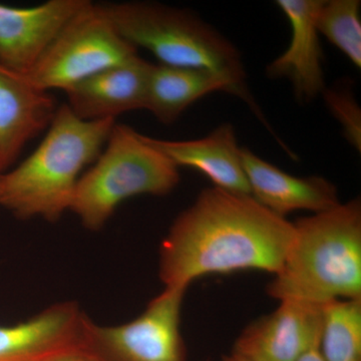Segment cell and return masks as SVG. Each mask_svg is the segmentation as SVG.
<instances>
[{
  "label": "cell",
  "instance_id": "1",
  "mask_svg": "<svg viewBox=\"0 0 361 361\" xmlns=\"http://www.w3.org/2000/svg\"><path fill=\"white\" fill-rule=\"evenodd\" d=\"M294 236L293 222L250 195L203 190L161 242L159 275L165 287L188 289L209 274L265 271L276 274Z\"/></svg>",
  "mask_w": 361,
  "mask_h": 361
},
{
  "label": "cell",
  "instance_id": "2",
  "mask_svg": "<svg viewBox=\"0 0 361 361\" xmlns=\"http://www.w3.org/2000/svg\"><path fill=\"white\" fill-rule=\"evenodd\" d=\"M116 120L82 121L58 108L39 147L0 177V207L21 220L56 222L70 210L82 170L101 155Z\"/></svg>",
  "mask_w": 361,
  "mask_h": 361
},
{
  "label": "cell",
  "instance_id": "3",
  "mask_svg": "<svg viewBox=\"0 0 361 361\" xmlns=\"http://www.w3.org/2000/svg\"><path fill=\"white\" fill-rule=\"evenodd\" d=\"M294 236L268 295L324 305L361 298L360 198L293 222Z\"/></svg>",
  "mask_w": 361,
  "mask_h": 361
},
{
  "label": "cell",
  "instance_id": "4",
  "mask_svg": "<svg viewBox=\"0 0 361 361\" xmlns=\"http://www.w3.org/2000/svg\"><path fill=\"white\" fill-rule=\"evenodd\" d=\"M116 32L135 49H148L161 65L211 71L232 82L268 129L250 90L238 49L215 28L185 9L149 1L97 4Z\"/></svg>",
  "mask_w": 361,
  "mask_h": 361
},
{
  "label": "cell",
  "instance_id": "5",
  "mask_svg": "<svg viewBox=\"0 0 361 361\" xmlns=\"http://www.w3.org/2000/svg\"><path fill=\"white\" fill-rule=\"evenodd\" d=\"M180 182L179 168L144 135L115 123L104 149L78 180L70 211L90 231L106 225L123 201L139 195L165 196Z\"/></svg>",
  "mask_w": 361,
  "mask_h": 361
},
{
  "label": "cell",
  "instance_id": "6",
  "mask_svg": "<svg viewBox=\"0 0 361 361\" xmlns=\"http://www.w3.org/2000/svg\"><path fill=\"white\" fill-rule=\"evenodd\" d=\"M137 56V49L90 2L63 28L26 75L33 85L66 92L73 85Z\"/></svg>",
  "mask_w": 361,
  "mask_h": 361
},
{
  "label": "cell",
  "instance_id": "7",
  "mask_svg": "<svg viewBox=\"0 0 361 361\" xmlns=\"http://www.w3.org/2000/svg\"><path fill=\"white\" fill-rule=\"evenodd\" d=\"M187 289L165 287L130 322L104 326L87 318L84 348L99 361H188L180 331Z\"/></svg>",
  "mask_w": 361,
  "mask_h": 361
},
{
  "label": "cell",
  "instance_id": "8",
  "mask_svg": "<svg viewBox=\"0 0 361 361\" xmlns=\"http://www.w3.org/2000/svg\"><path fill=\"white\" fill-rule=\"evenodd\" d=\"M240 334L232 353L250 361H299L319 349L322 305L282 300Z\"/></svg>",
  "mask_w": 361,
  "mask_h": 361
},
{
  "label": "cell",
  "instance_id": "9",
  "mask_svg": "<svg viewBox=\"0 0 361 361\" xmlns=\"http://www.w3.org/2000/svg\"><path fill=\"white\" fill-rule=\"evenodd\" d=\"M89 0H49L39 6L0 4V65L27 75Z\"/></svg>",
  "mask_w": 361,
  "mask_h": 361
},
{
  "label": "cell",
  "instance_id": "10",
  "mask_svg": "<svg viewBox=\"0 0 361 361\" xmlns=\"http://www.w3.org/2000/svg\"><path fill=\"white\" fill-rule=\"evenodd\" d=\"M87 318L77 303L63 302L26 322L0 325V361H49L84 348Z\"/></svg>",
  "mask_w": 361,
  "mask_h": 361
},
{
  "label": "cell",
  "instance_id": "11",
  "mask_svg": "<svg viewBox=\"0 0 361 361\" xmlns=\"http://www.w3.org/2000/svg\"><path fill=\"white\" fill-rule=\"evenodd\" d=\"M58 108L51 92L0 65V172L13 168L26 145L49 129Z\"/></svg>",
  "mask_w": 361,
  "mask_h": 361
},
{
  "label": "cell",
  "instance_id": "12",
  "mask_svg": "<svg viewBox=\"0 0 361 361\" xmlns=\"http://www.w3.org/2000/svg\"><path fill=\"white\" fill-rule=\"evenodd\" d=\"M323 0H277L291 26L290 44L266 68L267 77L291 82L299 103H310L325 90L316 18Z\"/></svg>",
  "mask_w": 361,
  "mask_h": 361
},
{
  "label": "cell",
  "instance_id": "13",
  "mask_svg": "<svg viewBox=\"0 0 361 361\" xmlns=\"http://www.w3.org/2000/svg\"><path fill=\"white\" fill-rule=\"evenodd\" d=\"M152 63L139 56L85 78L66 90V106L82 121L116 120L122 114L146 110Z\"/></svg>",
  "mask_w": 361,
  "mask_h": 361
},
{
  "label": "cell",
  "instance_id": "14",
  "mask_svg": "<svg viewBox=\"0 0 361 361\" xmlns=\"http://www.w3.org/2000/svg\"><path fill=\"white\" fill-rule=\"evenodd\" d=\"M241 158L252 198L280 217L295 211L323 212L341 204L336 185L325 178L288 174L247 148H241Z\"/></svg>",
  "mask_w": 361,
  "mask_h": 361
},
{
  "label": "cell",
  "instance_id": "15",
  "mask_svg": "<svg viewBox=\"0 0 361 361\" xmlns=\"http://www.w3.org/2000/svg\"><path fill=\"white\" fill-rule=\"evenodd\" d=\"M145 140L173 163L196 169L207 176L215 188L240 195H250L234 128L223 123L203 139L166 141L144 135ZM251 196V195H250Z\"/></svg>",
  "mask_w": 361,
  "mask_h": 361
},
{
  "label": "cell",
  "instance_id": "16",
  "mask_svg": "<svg viewBox=\"0 0 361 361\" xmlns=\"http://www.w3.org/2000/svg\"><path fill=\"white\" fill-rule=\"evenodd\" d=\"M225 92L241 99L227 78L211 71L152 65L147 90L146 110L164 125H171L201 97Z\"/></svg>",
  "mask_w": 361,
  "mask_h": 361
},
{
  "label": "cell",
  "instance_id": "17",
  "mask_svg": "<svg viewBox=\"0 0 361 361\" xmlns=\"http://www.w3.org/2000/svg\"><path fill=\"white\" fill-rule=\"evenodd\" d=\"M320 355L325 361H361V298L322 305Z\"/></svg>",
  "mask_w": 361,
  "mask_h": 361
},
{
  "label": "cell",
  "instance_id": "18",
  "mask_svg": "<svg viewBox=\"0 0 361 361\" xmlns=\"http://www.w3.org/2000/svg\"><path fill=\"white\" fill-rule=\"evenodd\" d=\"M360 7V0H323L316 18L318 33L358 70L361 68Z\"/></svg>",
  "mask_w": 361,
  "mask_h": 361
},
{
  "label": "cell",
  "instance_id": "19",
  "mask_svg": "<svg viewBox=\"0 0 361 361\" xmlns=\"http://www.w3.org/2000/svg\"><path fill=\"white\" fill-rule=\"evenodd\" d=\"M325 103L343 128L344 135L358 152L361 151V111L350 90L344 87L324 90Z\"/></svg>",
  "mask_w": 361,
  "mask_h": 361
},
{
  "label": "cell",
  "instance_id": "20",
  "mask_svg": "<svg viewBox=\"0 0 361 361\" xmlns=\"http://www.w3.org/2000/svg\"><path fill=\"white\" fill-rule=\"evenodd\" d=\"M49 361H99L90 355L89 351L85 348H78L77 350L71 351V353H65L58 356V357L52 358Z\"/></svg>",
  "mask_w": 361,
  "mask_h": 361
},
{
  "label": "cell",
  "instance_id": "21",
  "mask_svg": "<svg viewBox=\"0 0 361 361\" xmlns=\"http://www.w3.org/2000/svg\"><path fill=\"white\" fill-rule=\"evenodd\" d=\"M299 361H325L323 360L322 355L319 353V350L311 351V353H308L305 356H303Z\"/></svg>",
  "mask_w": 361,
  "mask_h": 361
},
{
  "label": "cell",
  "instance_id": "22",
  "mask_svg": "<svg viewBox=\"0 0 361 361\" xmlns=\"http://www.w3.org/2000/svg\"><path fill=\"white\" fill-rule=\"evenodd\" d=\"M221 361H250L247 360L245 358L240 357V356L234 355L231 353V355L223 356L222 360Z\"/></svg>",
  "mask_w": 361,
  "mask_h": 361
},
{
  "label": "cell",
  "instance_id": "23",
  "mask_svg": "<svg viewBox=\"0 0 361 361\" xmlns=\"http://www.w3.org/2000/svg\"><path fill=\"white\" fill-rule=\"evenodd\" d=\"M1 174H2V173H1V172H0V177H1Z\"/></svg>",
  "mask_w": 361,
  "mask_h": 361
},
{
  "label": "cell",
  "instance_id": "24",
  "mask_svg": "<svg viewBox=\"0 0 361 361\" xmlns=\"http://www.w3.org/2000/svg\"><path fill=\"white\" fill-rule=\"evenodd\" d=\"M207 361H208V360H207Z\"/></svg>",
  "mask_w": 361,
  "mask_h": 361
}]
</instances>
